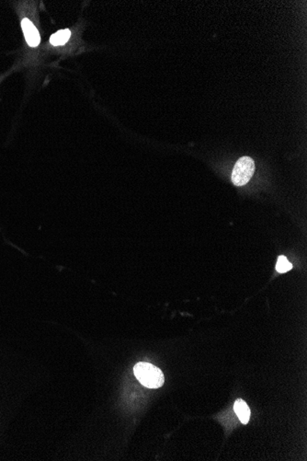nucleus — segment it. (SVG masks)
Instances as JSON below:
<instances>
[{
  "label": "nucleus",
  "mask_w": 307,
  "mask_h": 461,
  "mask_svg": "<svg viewBox=\"0 0 307 461\" xmlns=\"http://www.w3.org/2000/svg\"><path fill=\"white\" fill-rule=\"evenodd\" d=\"M133 373L140 383L147 388H160L165 382L164 374L160 369L146 362L136 364L133 367Z\"/></svg>",
  "instance_id": "1"
},
{
  "label": "nucleus",
  "mask_w": 307,
  "mask_h": 461,
  "mask_svg": "<svg viewBox=\"0 0 307 461\" xmlns=\"http://www.w3.org/2000/svg\"><path fill=\"white\" fill-rule=\"evenodd\" d=\"M255 171L254 161L249 157L240 158L234 165L232 182L235 186H243L249 183Z\"/></svg>",
  "instance_id": "2"
},
{
  "label": "nucleus",
  "mask_w": 307,
  "mask_h": 461,
  "mask_svg": "<svg viewBox=\"0 0 307 461\" xmlns=\"http://www.w3.org/2000/svg\"><path fill=\"white\" fill-rule=\"evenodd\" d=\"M22 29L24 32V36L27 43L31 47H36L40 44L41 38L39 31L37 30L35 26L32 24L28 19H24L22 22Z\"/></svg>",
  "instance_id": "3"
},
{
  "label": "nucleus",
  "mask_w": 307,
  "mask_h": 461,
  "mask_svg": "<svg viewBox=\"0 0 307 461\" xmlns=\"http://www.w3.org/2000/svg\"><path fill=\"white\" fill-rule=\"evenodd\" d=\"M234 408V411H235L236 415L239 418L240 422L243 423L244 425L248 424L249 419H250V409H249V407L248 406V404L246 403V402L243 401L241 399L235 401Z\"/></svg>",
  "instance_id": "4"
},
{
  "label": "nucleus",
  "mask_w": 307,
  "mask_h": 461,
  "mask_svg": "<svg viewBox=\"0 0 307 461\" xmlns=\"http://www.w3.org/2000/svg\"><path fill=\"white\" fill-rule=\"evenodd\" d=\"M70 36H71V32L69 29H61L51 35L50 38V43L54 46L64 45L68 42Z\"/></svg>",
  "instance_id": "5"
},
{
  "label": "nucleus",
  "mask_w": 307,
  "mask_h": 461,
  "mask_svg": "<svg viewBox=\"0 0 307 461\" xmlns=\"http://www.w3.org/2000/svg\"><path fill=\"white\" fill-rule=\"evenodd\" d=\"M293 268V264H291L285 256L281 255L279 257L277 264H276V270L281 273H284L290 271Z\"/></svg>",
  "instance_id": "6"
}]
</instances>
